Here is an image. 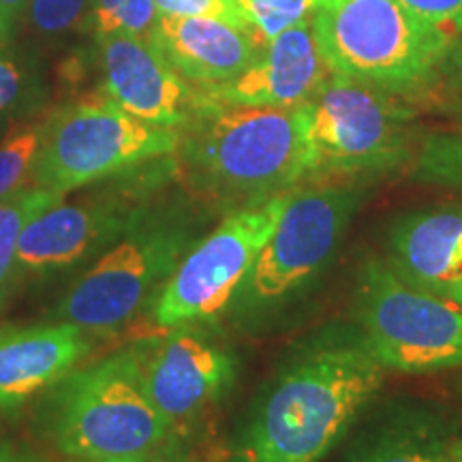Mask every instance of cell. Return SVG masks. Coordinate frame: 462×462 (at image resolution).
Instances as JSON below:
<instances>
[{
	"mask_svg": "<svg viewBox=\"0 0 462 462\" xmlns=\"http://www.w3.org/2000/svg\"><path fill=\"white\" fill-rule=\"evenodd\" d=\"M360 330H328L291 357L221 462H319L385 381Z\"/></svg>",
	"mask_w": 462,
	"mask_h": 462,
	"instance_id": "obj_1",
	"label": "cell"
},
{
	"mask_svg": "<svg viewBox=\"0 0 462 462\" xmlns=\"http://www.w3.org/2000/svg\"><path fill=\"white\" fill-rule=\"evenodd\" d=\"M178 152L206 195L238 208L255 204L302 182V112L227 106L206 95L199 112L180 129Z\"/></svg>",
	"mask_w": 462,
	"mask_h": 462,
	"instance_id": "obj_2",
	"label": "cell"
},
{
	"mask_svg": "<svg viewBox=\"0 0 462 462\" xmlns=\"http://www.w3.org/2000/svg\"><path fill=\"white\" fill-rule=\"evenodd\" d=\"M45 398V432L67 458L152 454L173 432L143 390L142 343L75 368Z\"/></svg>",
	"mask_w": 462,
	"mask_h": 462,
	"instance_id": "obj_3",
	"label": "cell"
},
{
	"mask_svg": "<svg viewBox=\"0 0 462 462\" xmlns=\"http://www.w3.org/2000/svg\"><path fill=\"white\" fill-rule=\"evenodd\" d=\"M300 112L302 182L357 180L396 170L411 157L413 114L394 92L330 73Z\"/></svg>",
	"mask_w": 462,
	"mask_h": 462,
	"instance_id": "obj_4",
	"label": "cell"
},
{
	"mask_svg": "<svg viewBox=\"0 0 462 462\" xmlns=\"http://www.w3.org/2000/svg\"><path fill=\"white\" fill-rule=\"evenodd\" d=\"M313 28L330 73L394 95L429 84L454 48L401 0H319Z\"/></svg>",
	"mask_w": 462,
	"mask_h": 462,
	"instance_id": "obj_5",
	"label": "cell"
},
{
	"mask_svg": "<svg viewBox=\"0 0 462 462\" xmlns=\"http://www.w3.org/2000/svg\"><path fill=\"white\" fill-rule=\"evenodd\" d=\"M178 148V129L143 123L107 95L84 97L45 123L32 180L65 198L129 167L171 157Z\"/></svg>",
	"mask_w": 462,
	"mask_h": 462,
	"instance_id": "obj_6",
	"label": "cell"
},
{
	"mask_svg": "<svg viewBox=\"0 0 462 462\" xmlns=\"http://www.w3.org/2000/svg\"><path fill=\"white\" fill-rule=\"evenodd\" d=\"M356 313L360 332L388 373L462 368V306L407 282L388 259L364 262Z\"/></svg>",
	"mask_w": 462,
	"mask_h": 462,
	"instance_id": "obj_7",
	"label": "cell"
},
{
	"mask_svg": "<svg viewBox=\"0 0 462 462\" xmlns=\"http://www.w3.org/2000/svg\"><path fill=\"white\" fill-rule=\"evenodd\" d=\"M364 198L357 180L302 182L289 190L276 229L231 302L245 313L273 309L326 268Z\"/></svg>",
	"mask_w": 462,
	"mask_h": 462,
	"instance_id": "obj_8",
	"label": "cell"
},
{
	"mask_svg": "<svg viewBox=\"0 0 462 462\" xmlns=\"http://www.w3.org/2000/svg\"><path fill=\"white\" fill-rule=\"evenodd\" d=\"M142 218L73 282L54 310L58 321L116 332L159 296L193 238L180 225H142Z\"/></svg>",
	"mask_w": 462,
	"mask_h": 462,
	"instance_id": "obj_9",
	"label": "cell"
},
{
	"mask_svg": "<svg viewBox=\"0 0 462 462\" xmlns=\"http://www.w3.org/2000/svg\"><path fill=\"white\" fill-rule=\"evenodd\" d=\"M291 189L236 208L217 229L184 253L154 302L157 326L170 330L221 313L276 229Z\"/></svg>",
	"mask_w": 462,
	"mask_h": 462,
	"instance_id": "obj_10",
	"label": "cell"
},
{
	"mask_svg": "<svg viewBox=\"0 0 462 462\" xmlns=\"http://www.w3.org/2000/svg\"><path fill=\"white\" fill-rule=\"evenodd\" d=\"M142 379L150 402L178 430L234 383L236 360L198 332L170 328L163 338L142 343Z\"/></svg>",
	"mask_w": 462,
	"mask_h": 462,
	"instance_id": "obj_11",
	"label": "cell"
},
{
	"mask_svg": "<svg viewBox=\"0 0 462 462\" xmlns=\"http://www.w3.org/2000/svg\"><path fill=\"white\" fill-rule=\"evenodd\" d=\"M103 95L143 123L184 129L204 106V90L182 78L157 39L101 37Z\"/></svg>",
	"mask_w": 462,
	"mask_h": 462,
	"instance_id": "obj_12",
	"label": "cell"
},
{
	"mask_svg": "<svg viewBox=\"0 0 462 462\" xmlns=\"http://www.w3.org/2000/svg\"><path fill=\"white\" fill-rule=\"evenodd\" d=\"M330 75L317 43L313 17L268 42L251 67L229 82L201 88L212 101L253 107H302Z\"/></svg>",
	"mask_w": 462,
	"mask_h": 462,
	"instance_id": "obj_13",
	"label": "cell"
},
{
	"mask_svg": "<svg viewBox=\"0 0 462 462\" xmlns=\"http://www.w3.org/2000/svg\"><path fill=\"white\" fill-rule=\"evenodd\" d=\"M143 217L116 199L58 204L28 225L17 246V273H54L120 240Z\"/></svg>",
	"mask_w": 462,
	"mask_h": 462,
	"instance_id": "obj_14",
	"label": "cell"
},
{
	"mask_svg": "<svg viewBox=\"0 0 462 462\" xmlns=\"http://www.w3.org/2000/svg\"><path fill=\"white\" fill-rule=\"evenodd\" d=\"M90 332L69 321L0 332V411L54 388L90 354Z\"/></svg>",
	"mask_w": 462,
	"mask_h": 462,
	"instance_id": "obj_15",
	"label": "cell"
},
{
	"mask_svg": "<svg viewBox=\"0 0 462 462\" xmlns=\"http://www.w3.org/2000/svg\"><path fill=\"white\" fill-rule=\"evenodd\" d=\"M154 39L173 69L198 88L238 78L268 45L255 31H245L217 17L161 15Z\"/></svg>",
	"mask_w": 462,
	"mask_h": 462,
	"instance_id": "obj_16",
	"label": "cell"
},
{
	"mask_svg": "<svg viewBox=\"0 0 462 462\" xmlns=\"http://www.w3.org/2000/svg\"><path fill=\"white\" fill-rule=\"evenodd\" d=\"M388 263L411 285L437 293L462 276V206L407 215L392 225Z\"/></svg>",
	"mask_w": 462,
	"mask_h": 462,
	"instance_id": "obj_17",
	"label": "cell"
},
{
	"mask_svg": "<svg viewBox=\"0 0 462 462\" xmlns=\"http://www.w3.org/2000/svg\"><path fill=\"white\" fill-rule=\"evenodd\" d=\"M454 437L441 415L396 411L357 435L345 462H449Z\"/></svg>",
	"mask_w": 462,
	"mask_h": 462,
	"instance_id": "obj_18",
	"label": "cell"
},
{
	"mask_svg": "<svg viewBox=\"0 0 462 462\" xmlns=\"http://www.w3.org/2000/svg\"><path fill=\"white\" fill-rule=\"evenodd\" d=\"M62 204V195L42 187H24L0 199V309L7 302L17 273V246L24 229L45 210Z\"/></svg>",
	"mask_w": 462,
	"mask_h": 462,
	"instance_id": "obj_19",
	"label": "cell"
},
{
	"mask_svg": "<svg viewBox=\"0 0 462 462\" xmlns=\"http://www.w3.org/2000/svg\"><path fill=\"white\" fill-rule=\"evenodd\" d=\"M90 17L95 37L154 39L161 14L154 0H92Z\"/></svg>",
	"mask_w": 462,
	"mask_h": 462,
	"instance_id": "obj_20",
	"label": "cell"
},
{
	"mask_svg": "<svg viewBox=\"0 0 462 462\" xmlns=\"http://www.w3.org/2000/svg\"><path fill=\"white\" fill-rule=\"evenodd\" d=\"M43 129L45 123L20 126L0 142V199L28 187V180L34 176Z\"/></svg>",
	"mask_w": 462,
	"mask_h": 462,
	"instance_id": "obj_21",
	"label": "cell"
},
{
	"mask_svg": "<svg viewBox=\"0 0 462 462\" xmlns=\"http://www.w3.org/2000/svg\"><path fill=\"white\" fill-rule=\"evenodd\" d=\"M238 5L262 42L268 43L287 28L310 20L319 0H238Z\"/></svg>",
	"mask_w": 462,
	"mask_h": 462,
	"instance_id": "obj_22",
	"label": "cell"
},
{
	"mask_svg": "<svg viewBox=\"0 0 462 462\" xmlns=\"http://www.w3.org/2000/svg\"><path fill=\"white\" fill-rule=\"evenodd\" d=\"M42 97V84L26 62L0 56V125L31 112Z\"/></svg>",
	"mask_w": 462,
	"mask_h": 462,
	"instance_id": "obj_23",
	"label": "cell"
},
{
	"mask_svg": "<svg viewBox=\"0 0 462 462\" xmlns=\"http://www.w3.org/2000/svg\"><path fill=\"white\" fill-rule=\"evenodd\" d=\"M92 0H31L28 15L45 37H60L82 22Z\"/></svg>",
	"mask_w": 462,
	"mask_h": 462,
	"instance_id": "obj_24",
	"label": "cell"
},
{
	"mask_svg": "<svg viewBox=\"0 0 462 462\" xmlns=\"http://www.w3.org/2000/svg\"><path fill=\"white\" fill-rule=\"evenodd\" d=\"M161 15L170 17H217L229 24L255 31L238 0H154Z\"/></svg>",
	"mask_w": 462,
	"mask_h": 462,
	"instance_id": "obj_25",
	"label": "cell"
},
{
	"mask_svg": "<svg viewBox=\"0 0 462 462\" xmlns=\"http://www.w3.org/2000/svg\"><path fill=\"white\" fill-rule=\"evenodd\" d=\"M401 3L454 43L462 37V0H401Z\"/></svg>",
	"mask_w": 462,
	"mask_h": 462,
	"instance_id": "obj_26",
	"label": "cell"
},
{
	"mask_svg": "<svg viewBox=\"0 0 462 462\" xmlns=\"http://www.w3.org/2000/svg\"><path fill=\"white\" fill-rule=\"evenodd\" d=\"M424 171L432 180L462 187V137H443L432 142L424 154Z\"/></svg>",
	"mask_w": 462,
	"mask_h": 462,
	"instance_id": "obj_27",
	"label": "cell"
},
{
	"mask_svg": "<svg viewBox=\"0 0 462 462\" xmlns=\"http://www.w3.org/2000/svg\"><path fill=\"white\" fill-rule=\"evenodd\" d=\"M0 462H48L45 456L34 452L32 448L22 446V443H5L0 448Z\"/></svg>",
	"mask_w": 462,
	"mask_h": 462,
	"instance_id": "obj_28",
	"label": "cell"
},
{
	"mask_svg": "<svg viewBox=\"0 0 462 462\" xmlns=\"http://www.w3.org/2000/svg\"><path fill=\"white\" fill-rule=\"evenodd\" d=\"M161 448H163V446H161ZM152 454H150L148 462H199L198 456H193L182 448H171V449L165 448V449H161L157 456H152Z\"/></svg>",
	"mask_w": 462,
	"mask_h": 462,
	"instance_id": "obj_29",
	"label": "cell"
},
{
	"mask_svg": "<svg viewBox=\"0 0 462 462\" xmlns=\"http://www.w3.org/2000/svg\"><path fill=\"white\" fill-rule=\"evenodd\" d=\"M28 5H31V0H0V15L14 26L15 22L24 15Z\"/></svg>",
	"mask_w": 462,
	"mask_h": 462,
	"instance_id": "obj_30",
	"label": "cell"
},
{
	"mask_svg": "<svg viewBox=\"0 0 462 462\" xmlns=\"http://www.w3.org/2000/svg\"><path fill=\"white\" fill-rule=\"evenodd\" d=\"M437 296H443V298L452 300V302L462 306V276L452 282H448V285H443L437 291Z\"/></svg>",
	"mask_w": 462,
	"mask_h": 462,
	"instance_id": "obj_31",
	"label": "cell"
},
{
	"mask_svg": "<svg viewBox=\"0 0 462 462\" xmlns=\"http://www.w3.org/2000/svg\"><path fill=\"white\" fill-rule=\"evenodd\" d=\"M449 67H452V71L456 73V78L462 82V39L454 43L452 51H449Z\"/></svg>",
	"mask_w": 462,
	"mask_h": 462,
	"instance_id": "obj_32",
	"label": "cell"
},
{
	"mask_svg": "<svg viewBox=\"0 0 462 462\" xmlns=\"http://www.w3.org/2000/svg\"><path fill=\"white\" fill-rule=\"evenodd\" d=\"M150 454L142 456H120V458H97V460H79V458H67L65 462H148Z\"/></svg>",
	"mask_w": 462,
	"mask_h": 462,
	"instance_id": "obj_33",
	"label": "cell"
},
{
	"mask_svg": "<svg viewBox=\"0 0 462 462\" xmlns=\"http://www.w3.org/2000/svg\"><path fill=\"white\" fill-rule=\"evenodd\" d=\"M449 462H462V435H456L449 448Z\"/></svg>",
	"mask_w": 462,
	"mask_h": 462,
	"instance_id": "obj_34",
	"label": "cell"
},
{
	"mask_svg": "<svg viewBox=\"0 0 462 462\" xmlns=\"http://www.w3.org/2000/svg\"><path fill=\"white\" fill-rule=\"evenodd\" d=\"M9 32H11V24H9L7 20H5L3 15H0V48H3V45L7 43Z\"/></svg>",
	"mask_w": 462,
	"mask_h": 462,
	"instance_id": "obj_35",
	"label": "cell"
},
{
	"mask_svg": "<svg viewBox=\"0 0 462 462\" xmlns=\"http://www.w3.org/2000/svg\"><path fill=\"white\" fill-rule=\"evenodd\" d=\"M460 137H462V131H460Z\"/></svg>",
	"mask_w": 462,
	"mask_h": 462,
	"instance_id": "obj_36",
	"label": "cell"
}]
</instances>
